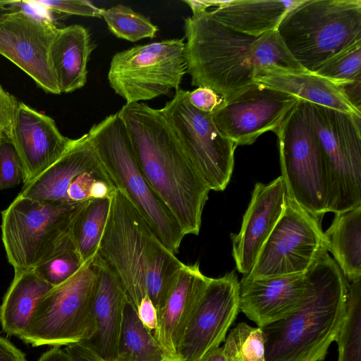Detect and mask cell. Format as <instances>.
I'll return each instance as SVG.
<instances>
[{"instance_id": "obj_1", "label": "cell", "mask_w": 361, "mask_h": 361, "mask_svg": "<svg viewBox=\"0 0 361 361\" xmlns=\"http://www.w3.org/2000/svg\"><path fill=\"white\" fill-rule=\"evenodd\" d=\"M192 12L184 19L186 72L192 85L209 87L226 99L255 83L259 68L276 66L306 71L289 54L276 30L250 36L221 24L207 9Z\"/></svg>"}, {"instance_id": "obj_2", "label": "cell", "mask_w": 361, "mask_h": 361, "mask_svg": "<svg viewBox=\"0 0 361 361\" xmlns=\"http://www.w3.org/2000/svg\"><path fill=\"white\" fill-rule=\"evenodd\" d=\"M147 180L185 235H198L209 188L183 152L161 109L144 102L117 112Z\"/></svg>"}, {"instance_id": "obj_3", "label": "cell", "mask_w": 361, "mask_h": 361, "mask_svg": "<svg viewBox=\"0 0 361 361\" xmlns=\"http://www.w3.org/2000/svg\"><path fill=\"white\" fill-rule=\"evenodd\" d=\"M96 255L118 278L135 310L149 296L157 312L185 264L159 241L118 189L111 197Z\"/></svg>"}, {"instance_id": "obj_4", "label": "cell", "mask_w": 361, "mask_h": 361, "mask_svg": "<svg viewBox=\"0 0 361 361\" xmlns=\"http://www.w3.org/2000/svg\"><path fill=\"white\" fill-rule=\"evenodd\" d=\"M305 274L296 309L261 328L265 361H323L336 341L345 317L348 281L328 252Z\"/></svg>"}, {"instance_id": "obj_5", "label": "cell", "mask_w": 361, "mask_h": 361, "mask_svg": "<svg viewBox=\"0 0 361 361\" xmlns=\"http://www.w3.org/2000/svg\"><path fill=\"white\" fill-rule=\"evenodd\" d=\"M87 134L114 188L125 194L159 241L176 254L185 235L145 177L118 113L93 125Z\"/></svg>"}, {"instance_id": "obj_6", "label": "cell", "mask_w": 361, "mask_h": 361, "mask_svg": "<svg viewBox=\"0 0 361 361\" xmlns=\"http://www.w3.org/2000/svg\"><path fill=\"white\" fill-rule=\"evenodd\" d=\"M285 47L305 70L361 41L360 0H300L276 30Z\"/></svg>"}, {"instance_id": "obj_7", "label": "cell", "mask_w": 361, "mask_h": 361, "mask_svg": "<svg viewBox=\"0 0 361 361\" xmlns=\"http://www.w3.org/2000/svg\"><path fill=\"white\" fill-rule=\"evenodd\" d=\"M87 200L61 202L17 196L2 210L1 239L14 271L32 270L75 248L70 235L72 221Z\"/></svg>"}, {"instance_id": "obj_8", "label": "cell", "mask_w": 361, "mask_h": 361, "mask_svg": "<svg viewBox=\"0 0 361 361\" xmlns=\"http://www.w3.org/2000/svg\"><path fill=\"white\" fill-rule=\"evenodd\" d=\"M275 133L288 197L320 220L327 212L329 171L305 101L299 99Z\"/></svg>"}, {"instance_id": "obj_9", "label": "cell", "mask_w": 361, "mask_h": 361, "mask_svg": "<svg viewBox=\"0 0 361 361\" xmlns=\"http://www.w3.org/2000/svg\"><path fill=\"white\" fill-rule=\"evenodd\" d=\"M93 259L43 295L20 339L33 347H61L92 336L95 330L93 307L97 286Z\"/></svg>"}, {"instance_id": "obj_10", "label": "cell", "mask_w": 361, "mask_h": 361, "mask_svg": "<svg viewBox=\"0 0 361 361\" xmlns=\"http://www.w3.org/2000/svg\"><path fill=\"white\" fill-rule=\"evenodd\" d=\"M184 39H164L116 53L108 72L109 85L126 104L177 90L187 73Z\"/></svg>"}, {"instance_id": "obj_11", "label": "cell", "mask_w": 361, "mask_h": 361, "mask_svg": "<svg viewBox=\"0 0 361 361\" xmlns=\"http://www.w3.org/2000/svg\"><path fill=\"white\" fill-rule=\"evenodd\" d=\"M306 104L329 167L327 212L335 214L360 206L361 116Z\"/></svg>"}, {"instance_id": "obj_12", "label": "cell", "mask_w": 361, "mask_h": 361, "mask_svg": "<svg viewBox=\"0 0 361 361\" xmlns=\"http://www.w3.org/2000/svg\"><path fill=\"white\" fill-rule=\"evenodd\" d=\"M188 91L176 90L160 109L188 160L210 190L223 191L230 182L236 146L218 130L212 113L197 109Z\"/></svg>"}, {"instance_id": "obj_13", "label": "cell", "mask_w": 361, "mask_h": 361, "mask_svg": "<svg viewBox=\"0 0 361 361\" xmlns=\"http://www.w3.org/2000/svg\"><path fill=\"white\" fill-rule=\"evenodd\" d=\"M327 251L319 219L286 195L280 219L245 279L305 274Z\"/></svg>"}, {"instance_id": "obj_14", "label": "cell", "mask_w": 361, "mask_h": 361, "mask_svg": "<svg viewBox=\"0 0 361 361\" xmlns=\"http://www.w3.org/2000/svg\"><path fill=\"white\" fill-rule=\"evenodd\" d=\"M299 99L255 82L224 99L212 118L219 133L235 146L250 145L263 133H275Z\"/></svg>"}, {"instance_id": "obj_15", "label": "cell", "mask_w": 361, "mask_h": 361, "mask_svg": "<svg viewBox=\"0 0 361 361\" xmlns=\"http://www.w3.org/2000/svg\"><path fill=\"white\" fill-rule=\"evenodd\" d=\"M18 6L0 20V54L43 90L59 94L49 60L51 44L59 27L45 15L30 11L25 1H19Z\"/></svg>"}, {"instance_id": "obj_16", "label": "cell", "mask_w": 361, "mask_h": 361, "mask_svg": "<svg viewBox=\"0 0 361 361\" xmlns=\"http://www.w3.org/2000/svg\"><path fill=\"white\" fill-rule=\"evenodd\" d=\"M239 291L234 271L210 278L179 344L180 361H200L220 347L238 314Z\"/></svg>"}, {"instance_id": "obj_17", "label": "cell", "mask_w": 361, "mask_h": 361, "mask_svg": "<svg viewBox=\"0 0 361 361\" xmlns=\"http://www.w3.org/2000/svg\"><path fill=\"white\" fill-rule=\"evenodd\" d=\"M286 190L281 176L264 184L257 183L243 215L240 229L231 233L232 255L238 272L247 276L286 206Z\"/></svg>"}, {"instance_id": "obj_18", "label": "cell", "mask_w": 361, "mask_h": 361, "mask_svg": "<svg viewBox=\"0 0 361 361\" xmlns=\"http://www.w3.org/2000/svg\"><path fill=\"white\" fill-rule=\"evenodd\" d=\"M10 141L23 167L24 185L56 162L75 140L63 135L53 118L19 102Z\"/></svg>"}, {"instance_id": "obj_19", "label": "cell", "mask_w": 361, "mask_h": 361, "mask_svg": "<svg viewBox=\"0 0 361 361\" xmlns=\"http://www.w3.org/2000/svg\"><path fill=\"white\" fill-rule=\"evenodd\" d=\"M209 280L201 272L199 263L184 264L157 310L153 334L166 357L178 359L179 344Z\"/></svg>"}, {"instance_id": "obj_20", "label": "cell", "mask_w": 361, "mask_h": 361, "mask_svg": "<svg viewBox=\"0 0 361 361\" xmlns=\"http://www.w3.org/2000/svg\"><path fill=\"white\" fill-rule=\"evenodd\" d=\"M306 283L305 274L242 278L239 281V311L260 328L282 319L298 307Z\"/></svg>"}, {"instance_id": "obj_21", "label": "cell", "mask_w": 361, "mask_h": 361, "mask_svg": "<svg viewBox=\"0 0 361 361\" xmlns=\"http://www.w3.org/2000/svg\"><path fill=\"white\" fill-rule=\"evenodd\" d=\"M97 286L93 313L95 330L81 343L106 361H115L123 314L128 301L120 281L105 263L95 255Z\"/></svg>"}, {"instance_id": "obj_22", "label": "cell", "mask_w": 361, "mask_h": 361, "mask_svg": "<svg viewBox=\"0 0 361 361\" xmlns=\"http://www.w3.org/2000/svg\"><path fill=\"white\" fill-rule=\"evenodd\" d=\"M104 169L87 134L75 139L71 147L51 166L32 181L24 184L18 196L37 200L70 202L68 188L78 174Z\"/></svg>"}, {"instance_id": "obj_23", "label": "cell", "mask_w": 361, "mask_h": 361, "mask_svg": "<svg viewBox=\"0 0 361 361\" xmlns=\"http://www.w3.org/2000/svg\"><path fill=\"white\" fill-rule=\"evenodd\" d=\"M253 80L307 102L361 116L337 84L315 73L270 66L257 70Z\"/></svg>"}, {"instance_id": "obj_24", "label": "cell", "mask_w": 361, "mask_h": 361, "mask_svg": "<svg viewBox=\"0 0 361 361\" xmlns=\"http://www.w3.org/2000/svg\"><path fill=\"white\" fill-rule=\"evenodd\" d=\"M87 30L80 25L59 28L51 44V68L61 93L82 87L87 82V63L93 49Z\"/></svg>"}, {"instance_id": "obj_25", "label": "cell", "mask_w": 361, "mask_h": 361, "mask_svg": "<svg viewBox=\"0 0 361 361\" xmlns=\"http://www.w3.org/2000/svg\"><path fill=\"white\" fill-rule=\"evenodd\" d=\"M300 0L216 1L211 16L228 27L259 37L275 31L288 11Z\"/></svg>"}, {"instance_id": "obj_26", "label": "cell", "mask_w": 361, "mask_h": 361, "mask_svg": "<svg viewBox=\"0 0 361 361\" xmlns=\"http://www.w3.org/2000/svg\"><path fill=\"white\" fill-rule=\"evenodd\" d=\"M53 286L33 270L14 271L13 279L0 305V324L8 336L19 337L39 300Z\"/></svg>"}, {"instance_id": "obj_27", "label": "cell", "mask_w": 361, "mask_h": 361, "mask_svg": "<svg viewBox=\"0 0 361 361\" xmlns=\"http://www.w3.org/2000/svg\"><path fill=\"white\" fill-rule=\"evenodd\" d=\"M324 235L348 282L361 279V205L335 213Z\"/></svg>"}, {"instance_id": "obj_28", "label": "cell", "mask_w": 361, "mask_h": 361, "mask_svg": "<svg viewBox=\"0 0 361 361\" xmlns=\"http://www.w3.org/2000/svg\"><path fill=\"white\" fill-rule=\"evenodd\" d=\"M111 198L90 199L75 216L70 231L84 264L95 257L108 218Z\"/></svg>"}, {"instance_id": "obj_29", "label": "cell", "mask_w": 361, "mask_h": 361, "mask_svg": "<svg viewBox=\"0 0 361 361\" xmlns=\"http://www.w3.org/2000/svg\"><path fill=\"white\" fill-rule=\"evenodd\" d=\"M165 357L153 333L144 326L128 300L124 310L115 361H161Z\"/></svg>"}, {"instance_id": "obj_30", "label": "cell", "mask_w": 361, "mask_h": 361, "mask_svg": "<svg viewBox=\"0 0 361 361\" xmlns=\"http://www.w3.org/2000/svg\"><path fill=\"white\" fill-rule=\"evenodd\" d=\"M335 341L338 361H361V279L348 282L345 317Z\"/></svg>"}, {"instance_id": "obj_31", "label": "cell", "mask_w": 361, "mask_h": 361, "mask_svg": "<svg viewBox=\"0 0 361 361\" xmlns=\"http://www.w3.org/2000/svg\"><path fill=\"white\" fill-rule=\"evenodd\" d=\"M102 18L115 36L132 42L154 38L158 31L149 18L122 4L102 8Z\"/></svg>"}, {"instance_id": "obj_32", "label": "cell", "mask_w": 361, "mask_h": 361, "mask_svg": "<svg viewBox=\"0 0 361 361\" xmlns=\"http://www.w3.org/2000/svg\"><path fill=\"white\" fill-rule=\"evenodd\" d=\"M224 341L222 349L226 361H265L264 339L260 327L240 322Z\"/></svg>"}, {"instance_id": "obj_33", "label": "cell", "mask_w": 361, "mask_h": 361, "mask_svg": "<svg viewBox=\"0 0 361 361\" xmlns=\"http://www.w3.org/2000/svg\"><path fill=\"white\" fill-rule=\"evenodd\" d=\"M314 73L338 85L361 79V41L326 61Z\"/></svg>"}, {"instance_id": "obj_34", "label": "cell", "mask_w": 361, "mask_h": 361, "mask_svg": "<svg viewBox=\"0 0 361 361\" xmlns=\"http://www.w3.org/2000/svg\"><path fill=\"white\" fill-rule=\"evenodd\" d=\"M84 265L75 248L66 250L32 270L42 279L53 287L63 283Z\"/></svg>"}, {"instance_id": "obj_35", "label": "cell", "mask_w": 361, "mask_h": 361, "mask_svg": "<svg viewBox=\"0 0 361 361\" xmlns=\"http://www.w3.org/2000/svg\"><path fill=\"white\" fill-rule=\"evenodd\" d=\"M24 171L20 157L8 139L0 140V190L23 183Z\"/></svg>"}, {"instance_id": "obj_36", "label": "cell", "mask_w": 361, "mask_h": 361, "mask_svg": "<svg viewBox=\"0 0 361 361\" xmlns=\"http://www.w3.org/2000/svg\"><path fill=\"white\" fill-rule=\"evenodd\" d=\"M26 1L35 7L57 13L102 18V8H97L88 1L32 0Z\"/></svg>"}, {"instance_id": "obj_37", "label": "cell", "mask_w": 361, "mask_h": 361, "mask_svg": "<svg viewBox=\"0 0 361 361\" xmlns=\"http://www.w3.org/2000/svg\"><path fill=\"white\" fill-rule=\"evenodd\" d=\"M97 179L109 180L104 171H87L75 176L70 183L66 192L68 202H79L92 199L90 197L91 186Z\"/></svg>"}, {"instance_id": "obj_38", "label": "cell", "mask_w": 361, "mask_h": 361, "mask_svg": "<svg viewBox=\"0 0 361 361\" xmlns=\"http://www.w3.org/2000/svg\"><path fill=\"white\" fill-rule=\"evenodd\" d=\"M18 103L0 85V140H10Z\"/></svg>"}, {"instance_id": "obj_39", "label": "cell", "mask_w": 361, "mask_h": 361, "mask_svg": "<svg viewBox=\"0 0 361 361\" xmlns=\"http://www.w3.org/2000/svg\"><path fill=\"white\" fill-rule=\"evenodd\" d=\"M188 99L197 109L212 114L224 102V98L207 87H198L192 91H188Z\"/></svg>"}, {"instance_id": "obj_40", "label": "cell", "mask_w": 361, "mask_h": 361, "mask_svg": "<svg viewBox=\"0 0 361 361\" xmlns=\"http://www.w3.org/2000/svg\"><path fill=\"white\" fill-rule=\"evenodd\" d=\"M136 311L144 326L153 333L157 325V312L149 296L141 300Z\"/></svg>"}, {"instance_id": "obj_41", "label": "cell", "mask_w": 361, "mask_h": 361, "mask_svg": "<svg viewBox=\"0 0 361 361\" xmlns=\"http://www.w3.org/2000/svg\"><path fill=\"white\" fill-rule=\"evenodd\" d=\"M65 350L71 361H106L81 343L66 345L65 346Z\"/></svg>"}, {"instance_id": "obj_42", "label": "cell", "mask_w": 361, "mask_h": 361, "mask_svg": "<svg viewBox=\"0 0 361 361\" xmlns=\"http://www.w3.org/2000/svg\"><path fill=\"white\" fill-rule=\"evenodd\" d=\"M0 361H27L25 354L6 338L0 336Z\"/></svg>"}, {"instance_id": "obj_43", "label": "cell", "mask_w": 361, "mask_h": 361, "mask_svg": "<svg viewBox=\"0 0 361 361\" xmlns=\"http://www.w3.org/2000/svg\"><path fill=\"white\" fill-rule=\"evenodd\" d=\"M115 190L109 180L97 179L91 186L90 197L93 199L111 198Z\"/></svg>"}, {"instance_id": "obj_44", "label": "cell", "mask_w": 361, "mask_h": 361, "mask_svg": "<svg viewBox=\"0 0 361 361\" xmlns=\"http://www.w3.org/2000/svg\"><path fill=\"white\" fill-rule=\"evenodd\" d=\"M38 361H71L65 349L53 347L44 353Z\"/></svg>"}, {"instance_id": "obj_45", "label": "cell", "mask_w": 361, "mask_h": 361, "mask_svg": "<svg viewBox=\"0 0 361 361\" xmlns=\"http://www.w3.org/2000/svg\"><path fill=\"white\" fill-rule=\"evenodd\" d=\"M200 361H226L224 355L222 347L212 351Z\"/></svg>"}, {"instance_id": "obj_46", "label": "cell", "mask_w": 361, "mask_h": 361, "mask_svg": "<svg viewBox=\"0 0 361 361\" xmlns=\"http://www.w3.org/2000/svg\"><path fill=\"white\" fill-rule=\"evenodd\" d=\"M17 9V7L11 4L10 1H0V20L7 13Z\"/></svg>"}, {"instance_id": "obj_47", "label": "cell", "mask_w": 361, "mask_h": 361, "mask_svg": "<svg viewBox=\"0 0 361 361\" xmlns=\"http://www.w3.org/2000/svg\"><path fill=\"white\" fill-rule=\"evenodd\" d=\"M161 361H180L179 359L165 357Z\"/></svg>"}]
</instances>
